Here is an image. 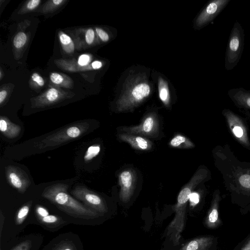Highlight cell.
Here are the masks:
<instances>
[{
    "mask_svg": "<svg viewBox=\"0 0 250 250\" xmlns=\"http://www.w3.org/2000/svg\"><path fill=\"white\" fill-rule=\"evenodd\" d=\"M227 93L234 105L250 117V90L235 88L229 89Z\"/></svg>",
    "mask_w": 250,
    "mask_h": 250,
    "instance_id": "obj_14",
    "label": "cell"
},
{
    "mask_svg": "<svg viewBox=\"0 0 250 250\" xmlns=\"http://www.w3.org/2000/svg\"><path fill=\"white\" fill-rule=\"evenodd\" d=\"M89 127V125L87 123L76 124L67 126L47 136L38 144V146L39 149L54 146L76 139L84 134Z\"/></svg>",
    "mask_w": 250,
    "mask_h": 250,
    "instance_id": "obj_5",
    "label": "cell"
},
{
    "mask_svg": "<svg viewBox=\"0 0 250 250\" xmlns=\"http://www.w3.org/2000/svg\"><path fill=\"white\" fill-rule=\"evenodd\" d=\"M43 78L38 73L35 72L31 76L29 85L33 89H39L44 85Z\"/></svg>",
    "mask_w": 250,
    "mask_h": 250,
    "instance_id": "obj_26",
    "label": "cell"
},
{
    "mask_svg": "<svg viewBox=\"0 0 250 250\" xmlns=\"http://www.w3.org/2000/svg\"><path fill=\"white\" fill-rule=\"evenodd\" d=\"M212 154L214 166L230 196L250 201V162L240 161L228 144L217 145Z\"/></svg>",
    "mask_w": 250,
    "mask_h": 250,
    "instance_id": "obj_1",
    "label": "cell"
},
{
    "mask_svg": "<svg viewBox=\"0 0 250 250\" xmlns=\"http://www.w3.org/2000/svg\"><path fill=\"white\" fill-rule=\"evenodd\" d=\"M50 80L55 86H61L67 89L74 87L72 79L65 74L58 72H52L49 76Z\"/></svg>",
    "mask_w": 250,
    "mask_h": 250,
    "instance_id": "obj_19",
    "label": "cell"
},
{
    "mask_svg": "<svg viewBox=\"0 0 250 250\" xmlns=\"http://www.w3.org/2000/svg\"><path fill=\"white\" fill-rule=\"evenodd\" d=\"M212 243V238L203 237L190 241L187 245L185 250H207Z\"/></svg>",
    "mask_w": 250,
    "mask_h": 250,
    "instance_id": "obj_21",
    "label": "cell"
},
{
    "mask_svg": "<svg viewBox=\"0 0 250 250\" xmlns=\"http://www.w3.org/2000/svg\"><path fill=\"white\" fill-rule=\"evenodd\" d=\"M92 56L89 54L81 55L78 59L71 60L57 59L54 62L60 68L68 72H80L101 68L103 63L100 61L92 62Z\"/></svg>",
    "mask_w": 250,
    "mask_h": 250,
    "instance_id": "obj_7",
    "label": "cell"
},
{
    "mask_svg": "<svg viewBox=\"0 0 250 250\" xmlns=\"http://www.w3.org/2000/svg\"><path fill=\"white\" fill-rule=\"evenodd\" d=\"M241 250H250V238L244 244Z\"/></svg>",
    "mask_w": 250,
    "mask_h": 250,
    "instance_id": "obj_36",
    "label": "cell"
},
{
    "mask_svg": "<svg viewBox=\"0 0 250 250\" xmlns=\"http://www.w3.org/2000/svg\"><path fill=\"white\" fill-rule=\"evenodd\" d=\"M29 41L27 34L24 31H18L13 39V46L15 58H20V54L27 47Z\"/></svg>",
    "mask_w": 250,
    "mask_h": 250,
    "instance_id": "obj_20",
    "label": "cell"
},
{
    "mask_svg": "<svg viewBox=\"0 0 250 250\" xmlns=\"http://www.w3.org/2000/svg\"><path fill=\"white\" fill-rule=\"evenodd\" d=\"M169 145L173 147L189 148L195 146L194 144L188 138L182 135L175 136L170 141Z\"/></svg>",
    "mask_w": 250,
    "mask_h": 250,
    "instance_id": "obj_23",
    "label": "cell"
},
{
    "mask_svg": "<svg viewBox=\"0 0 250 250\" xmlns=\"http://www.w3.org/2000/svg\"><path fill=\"white\" fill-rule=\"evenodd\" d=\"M222 114L233 138L243 147L250 150V138L246 120L228 108L224 109Z\"/></svg>",
    "mask_w": 250,
    "mask_h": 250,
    "instance_id": "obj_4",
    "label": "cell"
},
{
    "mask_svg": "<svg viewBox=\"0 0 250 250\" xmlns=\"http://www.w3.org/2000/svg\"><path fill=\"white\" fill-rule=\"evenodd\" d=\"M96 36L103 42H106L109 40L108 34L103 29L100 27L95 28Z\"/></svg>",
    "mask_w": 250,
    "mask_h": 250,
    "instance_id": "obj_30",
    "label": "cell"
},
{
    "mask_svg": "<svg viewBox=\"0 0 250 250\" xmlns=\"http://www.w3.org/2000/svg\"><path fill=\"white\" fill-rule=\"evenodd\" d=\"M159 97L165 104H168L169 99L168 89L165 82L163 80L159 83Z\"/></svg>",
    "mask_w": 250,
    "mask_h": 250,
    "instance_id": "obj_27",
    "label": "cell"
},
{
    "mask_svg": "<svg viewBox=\"0 0 250 250\" xmlns=\"http://www.w3.org/2000/svg\"><path fill=\"white\" fill-rule=\"evenodd\" d=\"M67 185L58 183L46 187L42 196L70 215L84 219H93L98 216L97 212L84 206L67 192Z\"/></svg>",
    "mask_w": 250,
    "mask_h": 250,
    "instance_id": "obj_2",
    "label": "cell"
},
{
    "mask_svg": "<svg viewBox=\"0 0 250 250\" xmlns=\"http://www.w3.org/2000/svg\"><path fill=\"white\" fill-rule=\"evenodd\" d=\"M40 218L42 222L46 224L54 223L59 220L57 216L53 215H48L45 217H40Z\"/></svg>",
    "mask_w": 250,
    "mask_h": 250,
    "instance_id": "obj_32",
    "label": "cell"
},
{
    "mask_svg": "<svg viewBox=\"0 0 250 250\" xmlns=\"http://www.w3.org/2000/svg\"><path fill=\"white\" fill-rule=\"evenodd\" d=\"M74 93L62 90L58 86H51L40 95L31 99L33 108H43L72 98Z\"/></svg>",
    "mask_w": 250,
    "mask_h": 250,
    "instance_id": "obj_8",
    "label": "cell"
},
{
    "mask_svg": "<svg viewBox=\"0 0 250 250\" xmlns=\"http://www.w3.org/2000/svg\"><path fill=\"white\" fill-rule=\"evenodd\" d=\"M36 211L40 217H45L49 215L47 210L44 208L40 206L37 208Z\"/></svg>",
    "mask_w": 250,
    "mask_h": 250,
    "instance_id": "obj_34",
    "label": "cell"
},
{
    "mask_svg": "<svg viewBox=\"0 0 250 250\" xmlns=\"http://www.w3.org/2000/svg\"><path fill=\"white\" fill-rule=\"evenodd\" d=\"M120 140L129 144L134 148L139 150H148L152 143L145 138L133 134L123 133L118 134Z\"/></svg>",
    "mask_w": 250,
    "mask_h": 250,
    "instance_id": "obj_17",
    "label": "cell"
},
{
    "mask_svg": "<svg viewBox=\"0 0 250 250\" xmlns=\"http://www.w3.org/2000/svg\"><path fill=\"white\" fill-rule=\"evenodd\" d=\"M4 76V73L2 72V69L0 68V80H1Z\"/></svg>",
    "mask_w": 250,
    "mask_h": 250,
    "instance_id": "obj_37",
    "label": "cell"
},
{
    "mask_svg": "<svg viewBox=\"0 0 250 250\" xmlns=\"http://www.w3.org/2000/svg\"><path fill=\"white\" fill-rule=\"evenodd\" d=\"M136 183V175L132 169H126L119 175V183L121 187L120 198L123 201H128L131 197Z\"/></svg>",
    "mask_w": 250,
    "mask_h": 250,
    "instance_id": "obj_13",
    "label": "cell"
},
{
    "mask_svg": "<svg viewBox=\"0 0 250 250\" xmlns=\"http://www.w3.org/2000/svg\"><path fill=\"white\" fill-rule=\"evenodd\" d=\"M100 146L99 145H92L89 146L87 149L84 156V160L88 162L92 160L98 155L100 151Z\"/></svg>",
    "mask_w": 250,
    "mask_h": 250,
    "instance_id": "obj_29",
    "label": "cell"
},
{
    "mask_svg": "<svg viewBox=\"0 0 250 250\" xmlns=\"http://www.w3.org/2000/svg\"><path fill=\"white\" fill-rule=\"evenodd\" d=\"M0 130L6 137L9 139H14L19 135L21 131V128L19 125L11 122L6 117L1 116Z\"/></svg>",
    "mask_w": 250,
    "mask_h": 250,
    "instance_id": "obj_18",
    "label": "cell"
},
{
    "mask_svg": "<svg viewBox=\"0 0 250 250\" xmlns=\"http://www.w3.org/2000/svg\"><path fill=\"white\" fill-rule=\"evenodd\" d=\"M67 1V0H50L47 1L38 10L42 14L53 13L60 8Z\"/></svg>",
    "mask_w": 250,
    "mask_h": 250,
    "instance_id": "obj_24",
    "label": "cell"
},
{
    "mask_svg": "<svg viewBox=\"0 0 250 250\" xmlns=\"http://www.w3.org/2000/svg\"><path fill=\"white\" fill-rule=\"evenodd\" d=\"M231 0H212L207 3L195 20V26L200 29L212 22Z\"/></svg>",
    "mask_w": 250,
    "mask_h": 250,
    "instance_id": "obj_9",
    "label": "cell"
},
{
    "mask_svg": "<svg viewBox=\"0 0 250 250\" xmlns=\"http://www.w3.org/2000/svg\"><path fill=\"white\" fill-rule=\"evenodd\" d=\"M121 130L128 133L154 137L159 131V122L154 114L147 115L141 123L136 126L123 127Z\"/></svg>",
    "mask_w": 250,
    "mask_h": 250,
    "instance_id": "obj_11",
    "label": "cell"
},
{
    "mask_svg": "<svg viewBox=\"0 0 250 250\" xmlns=\"http://www.w3.org/2000/svg\"><path fill=\"white\" fill-rule=\"evenodd\" d=\"M72 195L83 201L95 211L104 212L105 205L102 198L96 193L82 186H76L71 191Z\"/></svg>",
    "mask_w": 250,
    "mask_h": 250,
    "instance_id": "obj_10",
    "label": "cell"
},
{
    "mask_svg": "<svg viewBox=\"0 0 250 250\" xmlns=\"http://www.w3.org/2000/svg\"><path fill=\"white\" fill-rule=\"evenodd\" d=\"M189 200L193 205H196L199 202V195L197 193L192 192L189 196Z\"/></svg>",
    "mask_w": 250,
    "mask_h": 250,
    "instance_id": "obj_33",
    "label": "cell"
},
{
    "mask_svg": "<svg viewBox=\"0 0 250 250\" xmlns=\"http://www.w3.org/2000/svg\"><path fill=\"white\" fill-rule=\"evenodd\" d=\"M96 34L92 28H80L75 31V42L77 49H85L95 45Z\"/></svg>",
    "mask_w": 250,
    "mask_h": 250,
    "instance_id": "obj_15",
    "label": "cell"
},
{
    "mask_svg": "<svg viewBox=\"0 0 250 250\" xmlns=\"http://www.w3.org/2000/svg\"><path fill=\"white\" fill-rule=\"evenodd\" d=\"M59 41L62 50L68 54L74 52L75 44L71 38L62 31L58 32Z\"/></svg>",
    "mask_w": 250,
    "mask_h": 250,
    "instance_id": "obj_22",
    "label": "cell"
},
{
    "mask_svg": "<svg viewBox=\"0 0 250 250\" xmlns=\"http://www.w3.org/2000/svg\"><path fill=\"white\" fill-rule=\"evenodd\" d=\"M29 247V243L24 242L18 246L14 250H28Z\"/></svg>",
    "mask_w": 250,
    "mask_h": 250,
    "instance_id": "obj_35",
    "label": "cell"
},
{
    "mask_svg": "<svg viewBox=\"0 0 250 250\" xmlns=\"http://www.w3.org/2000/svg\"><path fill=\"white\" fill-rule=\"evenodd\" d=\"M221 200L220 190L216 189L213 193L212 200L207 218V224L210 228H215L221 223L219 217V203Z\"/></svg>",
    "mask_w": 250,
    "mask_h": 250,
    "instance_id": "obj_16",
    "label": "cell"
},
{
    "mask_svg": "<svg viewBox=\"0 0 250 250\" xmlns=\"http://www.w3.org/2000/svg\"><path fill=\"white\" fill-rule=\"evenodd\" d=\"M150 91V86L146 83L141 82L134 84L118 100V111L128 110L138 105L149 95Z\"/></svg>",
    "mask_w": 250,
    "mask_h": 250,
    "instance_id": "obj_6",
    "label": "cell"
},
{
    "mask_svg": "<svg viewBox=\"0 0 250 250\" xmlns=\"http://www.w3.org/2000/svg\"><path fill=\"white\" fill-rule=\"evenodd\" d=\"M65 250H70L69 249H65Z\"/></svg>",
    "mask_w": 250,
    "mask_h": 250,
    "instance_id": "obj_38",
    "label": "cell"
},
{
    "mask_svg": "<svg viewBox=\"0 0 250 250\" xmlns=\"http://www.w3.org/2000/svg\"><path fill=\"white\" fill-rule=\"evenodd\" d=\"M245 33L241 24L236 21L230 31L225 58V67L232 70L239 62L244 49Z\"/></svg>",
    "mask_w": 250,
    "mask_h": 250,
    "instance_id": "obj_3",
    "label": "cell"
},
{
    "mask_svg": "<svg viewBox=\"0 0 250 250\" xmlns=\"http://www.w3.org/2000/svg\"><path fill=\"white\" fill-rule=\"evenodd\" d=\"M41 2V0H30L26 1L18 11V14L23 15L34 11Z\"/></svg>",
    "mask_w": 250,
    "mask_h": 250,
    "instance_id": "obj_25",
    "label": "cell"
},
{
    "mask_svg": "<svg viewBox=\"0 0 250 250\" xmlns=\"http://www.w3.org/2000/svg\"><path fill=\"white\" fill-rule=\"evenodd\" d=\"M5 175L9 184L23 193L31 185L30 180L26 173L18 167L8 166L5 167Z\"/></svg>",
    "mask_w": 250,
    "mask_h": 250,
    "instance_id": "obj_12",
    "label": "cell"
},
{
    "mask_svg": "<svg viewBox=\"0 0 250 250\" xmlns=\"http://www.w3.org/2000/svg\"><path fill=\"white\" fill-rule=\"evenodd\" d=\"M9 92L8 87L3 86L0 90V104L1 106L8 96Z\"/></svg>",
    "mask_w": 250,
    "mask_h": 250,
    "instance_id": "obj_31",
    "label": "cell"
},
{
    "mask_svg": "<svg viewBox=\"0 0 250 250\" xmlns=\"http://www.w3.org/2000/svg\"><path fill=\"white\" fill-rule=\"evenodd\" d=\"M30 207V204L28 203L23 206L19 210L16 217V222L17 224L20 225L23 222L29 213Z\"/></svg>",
    "mask_w": 250,
    "mask_h": 250,
    "instance_id": "obj_28",
    "label": "cell"
}]
</instances>
